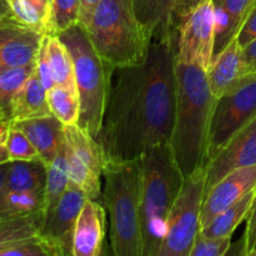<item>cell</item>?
I'll return each instance as SVG.
<instances>
[{
    "label": "cell",
    "mask_w": 256,
    "mask_h": 256,
    "mask_svg": "<svg viewBox=\"0 0 256 256\" xmlns=\"http://www.w3.org/2000/svg\"><path fill=\"white\" fill-rule=\"evenodd\" d=\"M176 40H152L142 64L112 74L102 132L105 160L126 162L170 142L176 112Z\"/></svg>",
    "instance_id": "1"
},
{
    "label": "cell",
    "mask_w": 256,
    "mask_h": 256,
    "mask_svg": "<svg viewBox=\"0 0 256 256\" xmlns=\"http://www.w3.org/2000/svg\"><path fill=\"white\" fill-rule=\"evenodd\" d=\"M176 112L170 145L184 176L206 168L210 124L216 98L206 70L175 60Z\"/></svg>",
    "instance_id": "2"
},
{
    "label": "cell",
    "mask_w": 256,
    "mask_h": 256,
    "mask_svg": "<svg viewBox=\"0 0 256 256\" xmlns=\"http://www.w3.org/2000/svg\"><path fill=\"white\" fill-rule=\"evenodd\" d=\"M138 160L142 170V256H158L185 176L170 142L150 148Z\"/></svg>",
    "instance_id": "3"
},
{
    "label": "cell",
    "mask_w": 256,
    "mask_h": 256,
    "mask_svg": "<svg viewBox=\"0 0 256 256\" xmlns=\"http://www.w3.org/2000/svg\"><path fill=\"white\" fill-rule=\"evenodd\" d=\"M102 199L110 216V246L115 256H142V170L139 160H105Z\"/></svg>",
    "instance_id": "4"
},
{
    "label": "cell",
    "mask_w": 256,
    "mask_h": 256,
    "mask_svg": "<svg viewBox=\"0 0 256 256\" xmlns=\"http://www.w3.org/2000/svg\"><path fill=\"white\" fill-rule=\"evenodd\" d=\"M86 30L98 54L112 70L146 59L152 36L135 14L134 0H102Z\"/></svg>",
    "instance_id": "5"
},
{
    "label": "cell",
    "mask_w": 256,
    "mask_h": 256,
    "mask_svg": "<svg viewBox=\"0 0 256 256\" xmlns=\"http://www.w3.org/2000/svg\"><path fill=\"white\" fill-rule=\"evenodd\" d=\"M58 36L64 42L72 56L75 84L79 92V125L98 140L104 122L109 96L112 74L114 70L100 58L82 22L72 25Z\"/></svg>",
    "instance_id": "6"
},
{
    "label": "cell",
    "mask_w": 256,
    "mask_h": 256,
    "mask_svg": "<svg viewBox=\"0 0 256 256\" xmlns=\"http://www.w3.org/2000/svg\"><path fill=\"white\" fill-rule=\"evenodd\" d=\"M206 194V168L185 178L182 192L168 218V228L158 256H190L202 230V209Z\"/></svg>",
    "instance_id": "7"
},
{
    "label": "cell",
    "mask_w": 256,
    "mask_h": 256,
    "mask_svg": "<svg viewBox=\"0 0 256 256\" xmlns=\"http://www.w3.org/2000/svg\"><path fill=\"white\" fill-rule=\"evenodd\" d=\"M65 155L70 182L92 200L102 198V178L105 155L99 142L79 124L64 126Z\"/></svg>",
    "instance_id": "8"
},
{
    "label": "cell",
    "mask_w": 256,
    "mask_h": 256,
    "mask_svg": "<svg viewBox=\"0 0 256 256\" xmlns=\"http://www.w3.org/2000/svg\"><path fill=\"white\" fill-rule=\"evenodd\" d=\"M216 22L214 0H205L180 22L175 60L209 69L214 59Z\"/></svg>",
    "instance_id": "9"
},
{
    "label": "cell",
    "mask_w": 256,
    "mask_h": 256,
    "mask_svg": "<svg viewBox=\"0 0 256 256\" xmlns=\"http://www.w3.org/2000/svg\"><path fill=\"white\" fill-rule=\"evenodd\" d=\"M255 115L256 76L239 89L218 98L210 124L208 162L219 152L228 140Z\"/></svg>",
    "instance_id": "10"
},
{
    "label": "cell",
    "mask_w": 256,
    "mask_h": 256,
    "mask_svg": "<svg viewBox=\"0 0 256 256\" xmlns=\"http://www.w3.org/2000/svg\"><path fill=\"white\" fill-rule=\"evenodd\" d=\"M89 198L70 182L59 202L44 212L40 236L48 242L55 256H72V239L78 216Z\"/></svg>",
    "instance_id": "11"
},
{
    "label": "cell",
    "mask_w": 256,
    "mask_h": 256,
    "mask_svg": "<svg viewBox=\"0 0 256 256\" xmlns=\"http://www.w3.org/2000/svg\"><path fill=\"white\" fill-rule=\"evenodd\" d=\"M250 165H256V115L208 162L206 192L230 172Z\"/></svg>",
    "instance_id": "12"
},
{
    "label": "cell",
    "mask_w": 256,
    "mask_h": 256,
    "mask_svg": "<svg viewBox=\"0 0 256 256\" xmlns=\"http://www.w3.org/2000/svg\"><path fill=\"white\" fill-rule=\"evenodd\" d=\"M44 34L18 22L12 14L0 22V72L36 62Z\"/></svg>",
    "instance_id": "13"
},
{
    "label": "cell",
    "mask_w": 256,
    "mask_h": 256,
    "mask_svg": "<svg viewBox=\"0 0 256 256\" xmlns=\"http://www.w3.org/2000/svg\"><path fill=\"white\" fill-rule=\"evenodd\" d=\"M206 75L210 89L216 99L239 89L256 76L248 66L238 38L232 39L225 49L215 55L212 65L206 70Z\"/></svg>",
    "instance_id": "14"
},
{
    "label": "cell",
    "mask_w": 256,
    "mask_h": 256,
    "mask_svg": "<svg viewBox=\"0 0 256 256\" xmlns=\"http://www.w3.org/2000/svg\"><path fill=\"white\" fill-rule=\"evenodd\" d=\"M256 188V165L242 166L225 175L205 194L202 209V229Z\"/></svg>",
    "instance_id": "15"
},
{
    "label": "cell",
    "mask_w": 256,
    "mask_h": 256,
    "mask_svg": "<svg viewBox=\"0 0 256 256\" xmlns=\"http://www.w3.org/2000/svg\"><path fill=\"white\" fill-rule=\"evenodd\" d=\"M106 232V215L99 200L88 199L82 206L72 239V256H98L102 254Z\"/></svg>",
    "instance_id": "16"
},
{
    "label": "cell",
    "mask_w": 256,
    "mask_h": 256,
    "mask_svg": "<svg viewBox=\"0 0 256 256\" xmlns=\"http://www.w3.org/2000/svg\"><path fill=\"white\" fill-rule=\"evenodd\" d=\"M10 122L29 138L40 160L49 166L65 142L64 125L54 115Z\"/></svg>",
    "instance_id": "17"
},
{
    "label": "cell",
    "mask_w": 256,
    "mask_h": 256,
    "mask_svg": "<svg viewBox=\"0 0 256 256\" xmlns=\"http://www.w3.org/2000/svg\"><path fill=\"white\" fill-rule=\"evenodd\" d=\"M176 2L178 0H134L135 14L152 40H176L172 22Z\"/></svg>",
    "instance_id": "18"
},
{
    "label": "cell",
    "mask_w": 256,
    "mask_h": 256,
    "mask_svg": "<svg viewBox=\"0 0 256 256\" xmlns=\"http://www.w3.org/2000/svg\"><path fill=\"white\" fill-rule=\"evenodd\" d=\"M49 115L52 114L48 102V90L42 85L35 68L32 74L12 98L10 122H20Z\"/></svg>",
    "instance_id": "19"
},
{
    "label": "cell",
    "mask_w": 256,
    "mask_h": 256,
    "mask_svg": "<svg viewBox=\"0 0 256 256\" xmlns=\"http://www.w3.org/2000/svg\"><path fill=\"white\" fill-rule=\"evenodd\" d=\"M255 0H214L216 36L214 56L238 36Z\"/></svg>",
    "instance_id": "20"
},
{
    "label": "cell",
    "mask_w": 256,
    "mask_h": 256,
    "mask_svg": "<svg viewBox=\"0 0 256 256\" xmlns=\"http://www.w3.org/2000/svg\"><path fill=\"white\" fill-rule=\"evenodd\" d=\"M44 212L0 218V252L22 240L40 235Z\"/></svg>",
    "instance_id": "21"
},
{
    "label": "cell",
    "mask_w": 256,
    "mask_h": 256,
    "mask_svg": "<svg viewBox=\"0 0 256 256\" xmlns=\"http://www.w3.org/2000/svg\"><path fill=\"white\" fill-rule=\"evenodd\" d=\"M255 194L256 188L202 228V234L205 236H232L236 228L249 216Z\"/></svg>",
    "instance_id": "22"
},
{
    "label": "cell",
    "mask_w": 256,
    "mask_h": 256,
    "mask_svg": "<svg viewBox=\"0 0 256 256\" xmlns=\"http://www.w3.org/2000/svg\"><path fill=\"white\" fill-rule=\"evenodd\" d=\"M48 168L42 160L32 162H12L5 182V190L22 192V190L45 189Z\"/></svg>",
    "instance_id": "23"
},
{
    "label": "cell",
    "mask_w": 256,
    "mask_h": 256,
    "mask_svg": "<svg viewBox=\"0 0 256 256\" xmlns=\"http://www.w3.org/2000/svg\"><path fill=\"white\" fill-rule=\"evenodd\" d=\"M48 60L55 85L76 88L72 56L58 35H46Z\"/></svg>",
    "instance_id": "24"
},
{
    "label": "cell",
    "mask_w": 256,
    "mask_h": 256,
    "mask_svg": "<svg viewBox=\"0 0 256 256\" xmlns=\"http://www.w3.org/2000/svg\"><path fill=\"white\" fill-rule=\"evenodd\" d=\"M48 102L52 114L64 126L79 124L82 105L76 88L54 85L48 90Z\"/></svg>",
    "instance_id": "25"
},
{
    "label": "cell",
    "mask_w": 256,
    "mask_h": 256,
    "mask_svg": "<svg viewBox=\"0 0 256 256\" xmlns=\"http://www.w3.org/2000/svg\"><path fill=\"white\" fill-rule=\"evenodd\" d=\"M45 212V189L10 192L5 190L0 199V218Z\"/></svg>",
    "instance_id": "26"
},
{
    "label": "cell",
    "mask_w": 256,
    "mask_h": 256,
    "mask_svg": "<svg viewBox=\"0 0 256 256\" xmlns=\"http://www.w3.org/2000/svg\"><path fill=\"white\" fill-rule=\"evenodd\" d=\"M70 185L69 165L65 155V142L56 158L48 166L45 184V212L54 206Z\"/></svg>",
    "instance_id": "27"
},
{
    "label": "cell",
    "mask_w": 256,
    "mask_h": 256,
    "mask_svg": "<svg viewBox=\"0 0 256 256\" xmlns=\"http://www.w3.org/2000/svg\"><path fill=\"white\" fill-rule=\"evenodd\" d=\"M35 62L0 72V114L10 122L12 100L35 69Z\"/></svg>",
    "instance_id": "28"
},
{
    "label": "cell",
    "mask_w": 256,
    "mask_h": 256,
    "mask_svg": "<svg viewBox=\"0 0 256 256\" xmlns=\"http://www.w3.org/2000/svg\"><path fill=\"white\" fill-rule=\"evenodd\" d=\"M4 145L8 149L12 162H16V160H20V162L40 160L39 152L35 149L29 138L22 130L12 125V122H10L9 132H8Z\"/></svg>",
    "instance_id": "29"
},
{
    "label": "cell",
    "mask_w": 256,
    "mask_h": 256,
    "mask_svg": "<svg viewBox=\"0 0 256 256\" xmlns=\"http://www.w3.org/2000/svg\"><path fill=\"white\" fill-rule=\"evenodd\" d=\"M12 16L24 26L48 35L46 22L39 10L29 0H6Z\"/></svg>",
    "instance_id": "30"
},
{
    "label": "cell",
    "mask_w": 256,
    "mask_h": 256,
    "mask_svg": "<svg viewBox=\"0 0 256 256\" xmlns=\"http://www.w3.org/2000/svg\"><path fill=\"white\" fill-rule=\"evenodd\" d=\"M80 0H52V34L58 35L79 22Z\"/></svg>",
    "instance_id": "31"
},
{
    "label": "cell",
    "mask_w": 256,
    "mask_h": 256,
    "mask_svg": "<svg viewBox=\"0 0 256 256\" xmlns=\"http://www.w3.org/2000/svg\"><path fill=\"white\" fill-rule=\"evenodd\" d=\"M232 236H205L200 232L195 239L190 256H224L232 246Z\"/></svg>",
    "instance_id": "32"
},
{
    "label": "cell",
    "mask_w": 256,
    "mask_h": 256,
    "mask_svg": "<svg viewBox=\"0 0 256 256\" xmlns=\"http://www.w3.org/2000/svg\"><path fill=\"white\" fill-rule=\"evenodd\" d=\"M0 256H55L52 248L40 235L22 240L0 252Z\"/></svg>",
    "instance_id": "33"
},
{
    "label": "cell",
    "mask_w": 256,
    "mask_h": 256,
    "mask_svg": "<svg viewBox=\"0 0 256 256\" xmlns=\"http://www.w3.org/2000/svg\"><path fill=\"white\" fill-rule=\"evenodd\" d=\"M242 239L244 240L245 256H252L256 250V194L250 214L246 219V228H245V232Z\"/></svg>",
    "instance_id": "34"
},
{
    "label": "cell",
    "mask_w": 256,
    "mask_h": 256,
    "mask_svg": "<svg viewBox=\"0 0 256 256\" xmlns=\"http://www.w3.org/2000/svg\"><path fill=\"white\" fill-rule=\"evenodd\" d=\"M236 38L238 42H239V44L242 48H245L249 42L256 39V0L252 9H250L249 14H248L246 19H245L244 24H242Z\"/></svg>",
    "instance_id": "35"
},
{
    "label": "cell",
    "mask_w": 256,
    "mask_h": 256,
    "mask_svg": "<svg viewBox=\"0 0 256 256\" xmlns=\"http://www.w3.org/2000/svg\"><path fill=\"white\" fill-rule=\"evenodd\" d=\"M202 2H205V0H178L176 6H175L174 10V15H172V22H174V26L176 29V32L180 22L189 12H192L195 8L199 6Z\"/></svg>",
    "instance_id": "36"
},
{
    "label": "cell",
    "mask_w": 256,
    "mask_h": 256,
    "mask_svg": "<svg viewBox=\"0 0 256 256\" xmlns=\"http://www.w3.org/2000/svg\"><path fill=\"white\" fill-rule=\"evenodd\" d=\"M102 0H80V9H79V22H82L85 28L89 24L98 4Z\"/></svg>",
    "instance_id": "37"
},
{
    "label": "cell",
    "mask_w": 256,
    "mask_h": 256,
    "mask_svg": "<svg viewBox=\"0 0 256 256\" xmlns=\"http://www.w3.org/2000/svg\"><path fill=\"white\" fill-rule=\"evenodd\" d=\"M44 18L48 28V35L52 34V0H29Z\"/></svg>",
    "instance_id": "38"
},
{
    "label": "cell",
    "mask_w": 256,
    "mask_h": 256,
    "mask_svg": "<svg viewBox=\"0 0 256 256\" xmlns=\"http://www.w3.org/2000/svg\"><path fill=\"white\" fill-rule=\"evenodd\" d=\"M242 52H244V58L246 60L248 66L250 68L252 74H256V39L249 42L245 48H242Z\"/></svg>",
    "instance_id": "39"
},
{
    "label": "cell",
    "mask_w": 256,
    "mask_h": 256,
    "mask_svg": "<svg viewBox=\"0 0 256 256\" xmlns=\"http://www.w3.org/2000/svg\"><path fill=\"white\" fill-rule=\"evenodd\" d=\"M10 164H12V162L0 165V199H2V195L5 192V182H6V176L10 169Z\"/></svg>",
    "instance_id": "40"
},
{
    "label": "cell",
    "mask_w": 256,
    "mask_h": 256,
    "mask_svg": "<svg viewBox=\"0 0 256 256\" xmlns=\"http://www.w3.org/2000/svg\"><path fill=\"white\" fill-rule=\"evenodd\" d=\"M9 128H10V122H5L0 124V145H2L5 142L8 132H9Z\"/></svg>",
    "instance_id": "41"
},
{
    "label": "cell",
    "mask_w": 256,
    "mask_h": 256,
    "mask_svg": "<svg viewBox=\"0 0 256 256\" xmlns=\"http://www.w3.org/2000/svg\"><path fill=\"white\" fill-rule=\"evenodd\" d=\"M10 14L9 5H8L6 0H0V22L4 18H6Z\"/></svg>",
    "instance_id": "42"
},
{
    "label": "cell",
    "mask_w": 256,
    "mask_h": 256,
    "mask_svg": "<svg viewBox=\"0 0 256 256\" xmlns=\"http://www.w3.org/2000/svg\"><path fill=\"white\" fill-rule=\"evenodd\" d=\"M12 162L9 156V152H8V149L5 148V145H0V165L5 164V162Z\"/></svg>",
    "instance_id": "43"
},
{
    "label": "cell",
    "mask_w": 256,
    "mask_h": 256,
    "mask_svg": "<svg viewBox=\"0 0 256 256\" xmlns=\"http://www.w3.org/2000/svg\"><path fill=\"white\" fill-rule=\"evenodd\" d=\"M8 122V120H6V119H5V118H4V116H2V114H0V124H2V122Z\"/></svg>",
    "instance_id": "44"
},
{
    "label": "cell",
    "mask_w": 256,
    "mask_h": 256,
    "mask_svg": "<svg viewBox=\"0 0 256 256\" xmlns=\"http://www.w3.org/2000/svg\"><path fill=\"white\" fill-rule=\"evenodd\" d=\"M252 256H256V250H255V252H252Z\"/></svg>",
    "instance_id": "45"
}]
</instances>
